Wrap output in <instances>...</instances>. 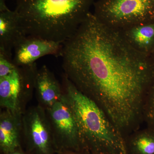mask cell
Listing matches in <instances>:
<instances>
[{"instance_id":"9c48e42d","label":"cell","mask_w":154,"mask_h":154,"mask_svg":"<svg viewBox=\"0 0 154 154\" xmlns=\"http://www.w3.org/2000/svg\"><path fill=\"white\" fill-rule=\"evenodd\" d=\"M26 36L17 11L10 10L5 0H0V52L13 57L15 45Z\"/></svg>"},{"instance_id":"5bb4252c","label":"cell","mask_w":154,"mask_h":154,"mask_svg":"<svg viewBox=\"0 0 154 154\" xmlns=\"http://www.w3.org/2000/svg\"><path fill=\"white\" fill-rule=\"evenodd\" d=\"M143 122L154 130V81L146 95L143 110Z\"/></svg>"},{"instance_id":"7c38bea8","label":"cell","mask_w":154,"mask_h":154,"mask_svg":"<svg viewBox=\"0 0 154 154\" xmlns=\"http://www.w3.org/2000/svg\"><path fill=\"white\" fill-rule=\"evenodd\" d=\"M135 50L146 55L154 51V22L130 26L117 30Z\"/></svg>"},{"instance_id":"3957f363","label":"cell","mask_w":154,"mask_h":154,"mask_svg":"<svg viewBox=\"0 0 154 154\" xmlns=\"http://www.w3.org/2000/svg\"><path fill=\"white\" fill-rule=\"evenodd\" d=\"M62 88L75 118L84 152L128 154L125 139L105 112L64 74Z\"/></svg>"},{"instance_id":"30bf717a","label":"cell","mask_w":154,"mask_h":154,"mask_svg":"<svg viewBox=\"0 0 154 154\" xmlns=\"http://www.w3.org/2000/svg\"><path fill=\"white\" fill-rule=\"evenodd\" d=\"M22 128L21 112L6 109L0 116V147L4 154L18 150Z\"/></svg>"},{"instance_id":"8992f818","label":"cell","mask_w":154,"mask_h":154,"mask_svg":"<svg viewBox=\"0 0 154 154\" xmlns=\"http://www.w3.org/2000/svg\"><path fill=\"white\" fill-rule=\"evenodd\" d=\"M28 148L34 154H54L58 151L47 114L41 106L30 108L22 118Z\"/></svg>"},{"instance_id":"52a82bcc","label":"cell","mask_w":154,"mask_h":154,"mask_svg":"<svg viewBox=\"0 0 154 154\" xmlns=\"http://www.w3.org/2000/svg\"><path fill=\"white\" fill-rule=\"evenodd\" d=\"M36 63L18 66L8 74L0 77V105L6 109L21 112L22 96L33 88L37 70Z\"/></svg>"},{"instance_id":"4fadbf2b","label":"cell","mask_w":154,"mask_h":154,"mask_svg":"<svg viewBox=\"0 0 154 154\" xmlns=\"http://www.w3.org/2000/svg\"><path fill=\"white\" fill-rule=\"evenodd\" d=\"M125 142L128 154H154V130H138L126 138Z\"/></svg>"},{"instance_id":"277c9868","label":"cell","mask_w":154,"mask_h":154,"mask_svg":"<svg viewBox=\"0 0 154 154\" xmlns=\"http://www.w3.org/2000/svg\"><path fill=\"white\" fill-rule=\"evenodd\" d=\"M95 17L116 30L154 22V0H99Z\"/></svg>"},{"instance_id":"ba28073f","label":"cell","mask_w":154,"mask_h":154,"mask_svg":"<svg viewBox=\"0 0 154 154\" xmlns=\"http://www.w3.org/2000/svg\"><path fill=\"white\" fill-rule=\"evenodd\" d=\"M63 43L31 36H26L16 44L13 60L18 66H27L36 63L42 57L51 55L61 57Z\"/></svg>"},{"instance_id":"5b68a950","label":"cell","mask_w":154,"mask_h":154,"mask_svg":"<svg viewBox=\"0 0 154 154\" xmlns=\"http://www.w3.org/2000/svg\"><path fill=\"white\" fill-rule=\"evenodd\" d=\"M58 149L83 152L74 115L64 95L46 109Z\"/></svg>"},{"instance_id":"9a60e30c","label":"cell","mask_w":154,"mask_h":154,"mask_svg":"<svg viewBox=\"0 0 154 154\" xmlns=\"http://www.w3.org/2000/svg\"><path fill=\"white\" fill-rule=\"evenodd\" d=\"M7 154H25L19 151L18 150L9 153Z\"/></svg>"},{"instance_id":"6da1fadb","label":"cell","mask_w":154,"mask_h":154,"mask_svg":"<svg viewBox=\"0 0 154 154\" xmlns=\"http://www.w3.org/2000/svg\"><path fill=\"white\" fill-rule=\"evenodd\" d=\"M60 57L64 74L125 138L140 128L145 99L154 81L150 56L133 48L118 30L90 12L63 43Z\"/></svg>"},{"instance_id":"7a4b0ae2","label":"cell","mask_w":154,"mask_h":154,"mask_svg":"<svg viewBox=\"0 0 154 154\" xmlns=\"http://www.w3.org/2000/svg\"><path fill=\"white\" fill-rule=\"evenodd\" d=\"M27 36L63 43L84 22L93 0H16Z\"/></svg>"},{"instance_id":"2e32d148","label":"cell","mask_w":154,"mask_h":154,"mask_svg":"<svg viewBox=\"0 0 154 154\" xmlns=\"http://www.w3.org/2000/svg\"><path fill=\"white\" fill-rule=\"evenodd\" d=\"M82 152H71L67 154H85L82 153Z\"/></svg>"},{"instance_id":"e0dca14e","label":"cell","mask_w":154,"mask_h":154,"mask_svg":"<svg viewBox=\"0 0 154 154\" xmlns=\"http://www.w3.org/2000/svg\"><path fill=\"white\" fill-rule=\"evenodd\" d=\"M151 57L152 60L153 61L154 63V52L152 53V54L150 55Z\"/></svg>"},{"instance_id":"8fae6325","label":"cell","mask_w":154,"mask_h":154,"mask_svg":"<svg viewBox=\"0 0 154 154\" xmlns=\"http://www.w3.org/2000/svg\"><path fill=\"white\" fill-rule=\"evenodd\" d=\"M34 88L39 101L46 109L54 105L63 95L62 86L45 65L37 69Z\"/></svg>"}]
</instances>
